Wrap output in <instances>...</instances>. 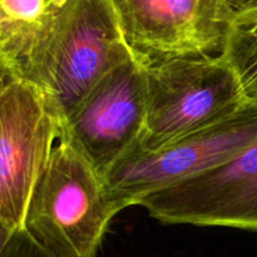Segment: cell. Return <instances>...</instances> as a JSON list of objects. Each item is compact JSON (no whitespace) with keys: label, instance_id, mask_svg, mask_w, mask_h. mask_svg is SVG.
<instances>
[{"label":"cell","instance_id":"cell-9","mask_svg":"<svg viewBox=\"0 0 257 257\" xmlns=\"http://www.w3.org/2000/svg\"><path fill=\"white\" fill-rule=\"evenodd\" d=\"M72 0H0V55L40 87Z\"/></svg>","mask_w":257,"mask_h":257},{"label":"cell","instance_id":"cell-14","mask_svg":"<svg viewBox=\"0 0 257 257\" xmlns=\"http://www.w3.org/2000/svg\"><path fill=\"white\" fill-rule=\"evenodd\" d=\"M15 231H13L12 228L8 227L5 223H3L2 221H0V255L3 253L4 248L7 247L8 242L10 241V238H12L13 233Z\"/></svg>","mask_w":257,"mask_h":257},{"label":"cell","instance_id":"cell-11","mask_svg":"<svg viewBox=\"0 0 257 257\" xmlns=\"http://www.w3.org/2000/svg\"><path fill=\"white\" fill-rule=\"evenodd\" d=\"M0 257H55L34 240L24 228L13 233Z\"/></svg>","mask_w":257,"mask_h":257},{"label":"cell","instance_id":"cell-4","mask_svg":"<svg viewBox=\"0 0 257 257\" xmlns=\"http://www.w3.org/2000/svg\"><path fill=\"white\" fill-rule=\"evenodd\" d=\"M47 94L22 78L0 92V221L18 231L37 181L60 136Z\"/></svg>","mask_w":257,"mask_h":257},{"label":"cell","instance_id":"cell-5","mask_svg":"<svg viewBox=\"0 0 257 257\" xmlns=\"http://www.w3.org/2000/svg\"><path fill=\"white\" fill-rule=\"evenodd\" d=\"M132 55L109 0H72L39 88L63 122L109 70Z\"/></svg>","mask_w":257,"mask_h":257},{"label":"cell","instance_id":"cell-13","mask_svg":"<svg viewBox=\"0 0 257 257\" xmlns=\"http://www.w3.org/2000/svg\"><path fill=\"white\" fill-rule=\"evenodd\" d=\"M15 78H19L12 65L0 55V92Z\"/></svg>","mask_w":257,"mask_h":257},{"label":"cell","instance_id":"cell-1","mask_svg":"<svg viewBox=\"0 0 257 257\" xmlns=\"http://www.w3.org/2000/svg\"><path fill=\"white\" fill-rule=\"evenodd\" d=\"M119 212L102 176L60 132L30 197L24 230L55 257H95Z\"/></svg>","mask_w":257,"mask_h":257},{"label":"cell","instance_id":"cell-3","mask_svg":"<svg viewBox=\"0 0 257 257\" xmlns=\"http://www.w3.org/2000/svg\"><path fill=\"white\" fill-rule=\"evenodd\" d=\"M257 140V107L246 104L227 119L151 152L132 151L103 177L119 211L210 171Z\"/></svg>","mask_w":257,"mask_h":257},{"label":"cell","instance_id":"cell-8","mask_svg":"<svg viewBox=\"0 0 257 257\" xmlns=\"http://www.w3.org/2000/svg\"><path fill=\"white\" fill-rule=\"evenodd\" d=\"M138 206L166 225L257 232V140L222 165L152 193Z\"/></svg>","mask_w":257,"mask_h":257},{"label":"cell","instance_id":"cell-12","mask_svg":"<svg viewBox=\"0 0 257 257\" xmlns=\"http://www.w3.org/2000/svg\"><path fill=\"white\" fill-rule=\"evenodd\" d=\"M221 10L228 23L235 18L257 10V0H218Z\"/></svg>","mask_w":257,"mask_h":257},{"label":"cell","instance_id":"cell-10","mask_svg":"<svg viewBox=\"0 0 257 257\" xmlns=\"http://www.w3.org/2000/svg\"><path fill=\"white\" fill-rule=\"evenodd\" d=\"M220 55L235 73L246 102L257 107V10L230 23Z\"/></svg>","mask_w":257,"mask_h":257},{"label":"cell","instance_id":"cell-2","mask_svg":"<svg viewBox=\"0 0 257 257\" xmlns=\"http://www.w3.org/2000/svg\"><path fill=\"white\" fill-rule=\"evenodd\" d=\"M145 130L133 151L160 150L248 104L222 55L175 58L145 67Z\"/></svg>","mask_w":257,"mask_h":257},{"label":"cell","instance_id":"cell-6","mask_svg":"<svg viewBox=\"0 0 257 257\" xmlns=\"http://www.w3.org/2000/svg\"><path fill=\"white\" fill-rule=\"evenodd\" d=\"M145 122V65L132 55L89 90L63 120L60 132L104 177L137 147Z\"/></svg>","mask_w":257,"mask_h":257},{"label":"cell","instance_id":"cell-7","mask_svg":"<svg viewBox=\"0 0 257 257\" xmlns=\"http://www.w3.org/2000/svg\"><path fill=\"white\" fill-rule=\"evenodd\" d=\"M133 57L145 67L220 55L230 23L218 0H109Z\"/></svg>","mask_w":257,"mask_h":257}]
</instances>
